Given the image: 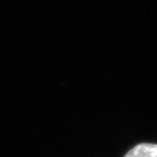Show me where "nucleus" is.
I'll use <instances>...</instances> for the list:
<instances>
[{"label":"nucleus","instance_id":"obj_1","mask_svg":"<svg viewBox=\"0 0 157 157\" xmlns=\"http://www.w3.org/2000/svg\"><path fill=\"white\" fill-rule=\"evenodd\" d=\"M124 157H157V144L141 143L132 148Z\"/></svg>","mask_w":157,"mask_h":157}]
</instances>
